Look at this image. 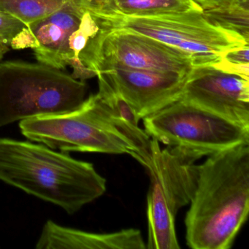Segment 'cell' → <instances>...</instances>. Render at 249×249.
Instances as JSON below:
<instances>
[{"label":"cell","mask_w":249,"mask_h":249,"mask_svg":"<svg viewBox=\"0 0 249 249\" xmlns=\"http://www.w3.org/2000/svg\"><path fill=\"white\" fill-rule=\"evenodd\" d=\"M249 212V143L208 156L185 218L188 246L230 249Z\"/></svg>","instance_id":"1"},{"label":"cell","mask_w":249,"mask_h":249,"mask_svg":"<svg viewBox=\"0 0 249 249\" xmlns=\"http://www.w3.org/2000/svg\"><path fill=\"white\" fill-rule=\"evenodd\" d=\"M0 180L72 215L104 195L106 180L91 163L43 144L0 138Z\"/></svg>","instance_id":"2"},{"label":"cell","mask_w":249,"mask_h":249,"mask_svg":"<svg viewBox=\"0 0 249 249\" xmlns=\"http://www.w3.org/2000/svg\"><path fill=\"white\" fill-rule=\"evenodd\" d=\"M85 81L40 63L0 64V128L32 118L72 111L87 99Z\"/></svg>","instance_id":"3"},{"label":"cell","mask_w":249,"mask_h":249,"mask_svg":"<svg viewBox=\"0 0 249 249\" xmlns=\"http://www.w3.org/2000/svg\"><path fill=\"white\" fill-rule=\"evenodd\" d=\"M151 158L147 170V249H178L176 218L180 208L190 204L198 178L195 157L177 148L161 149L151 138Z\"/></svg>","instance_id":"4"},{"label":"cell","mask_w":249,"mask_h":249,"mask_svg":"<svg viewBox=\"0 0 249 249\" xmlns=\"http://www.w3.org/2000/svg\"><path fill=\"white\" fill-rule=\"evenodd\" d=\"M19 127L30 141L62 152L126 154L138 160V151L109 120L97 94L75 110L26 119Z\"/></svg>","instance_id":"5"},{"label":"cell","mask_w":249,"mask_h":249,"mask_svg":"<svg viewBox=\"0 0 249 249\" xmlns=\"http://www.w3.org/2000/svg\"><path fill=\"white\" fill-rule=\"evenodd\" d=\"M142 123L151 138L197 160L249 143V128L181 98L145 116Z\"/></svg>","instance_id":"6"},{"label":"cell","mask_w":249,"mask_h":249,"mask_svg":"<svg viewBox=\"0 0 249 249\" xmlns=\"http://www.w3.org/2000/svg\"><path fill=\"white\" fill-rule=\"evenodd\" d=\"M202 12L95 18L102 27L135 32L178 49L189 55L195 66L213 65L229 51L249 45L237 33L212 24Z\"/></svg>","instance_id":"7"},{"label":"cell","mask_w":249,"mask_h":249,"mask_svg":"<svg viewBox=\"0 0 249 249\" xmlns=\"http://www.w3.org/2000/svg\"><path fill=\"white\" fill-rule=\"evenodd\" d=\"M79 59L96 76L113 69L189 72L195 66L189 55L154 39L124 29L100 25Z\"/></svg>","instance_id":"8"},{"label":"cell","mask_w":249,"mask_h":249,"mask_svg":"<svg viewBox=\"0 0 249 249\" xmlns=\"http://www.w3.org/2000/svg\"><path fill=\"white\" fill-rule=\"evenodd\" d=\"M180 98L249 128V83L211 65L195 66Z\"/></svg>","instance_id":"9"},{"label":"cell","mask_w":249,"mask_h":249,"mask_svg":"<svg viewBox=\"0 0 249 249\" xmlns=\"http://www.w3.org/2000/svg\"><path fill=\"white\" fill-rule=\"evenodd\" d=\"M189 72L113 69L102 74L142 119L180 99Z\"/></svg>","instance_id":"10"},{"label":"cell","mask_w":249,"mask_h":249,"mask_svg":"<svg viewBox=\"0 0 249 249\" xmlns=\"http://www.w3.org/2000/svg\"><path fill=\"white\" fill-rule=\"evenodd\" d=\"M84 11L70 1L50 15L29 24L36 42L33 51L40 63L62 70L70 36L78 28Z\"/></svg>","instance_id":"11"},{"label":"cell","mask_w":249,"mask_h":249,"mask_svg":"<svg viewBox=\"0 0 249 249\" xmlns=\"http://www.w3.org/2000/svg\"><path fill=\"white\" fill-rule=\"evenodd\" d=\"M37 249H143L139 230L126 229L111 233H94L46 221L36 244Z\"/></svg>","instance_id":"12"},{"label":"cell","mask_w":249,"mask_h":249,"mask_svg":"<svg viewBox=\"0 0 249 249\" xmlns=\"http://www.w3.org/2000/svg\"><path fill=\"white\" fill-rule=\"evenodd\" d=\"M100 97L109 120L138 151V161L145 168L151 161V138L139 126L138 113L124 97L113 87L106 75H97Z\"/></svg>","instance_id":"13"},{"label":"cell","mask_w":249,"mask_h":249,"mask_svg":"<svg viewBox=\"0 0 249 249\" xmlns=\"http://www.w3.org/2000/svg\"><path fill=\"white\" fill-rule=\"evenodd\" d=\"M100 30L97 18L88 12H84L78 28L70 36L65 55V65L72 68V76L85 81L96 76L80 62L79 56L89 40L96 36Z\"/></svg>","instance_id":"14"},{"label":"cell","mask_w":249,"mask_h":249,"mask_svg":"<svg viewBox=\"0 0 249 249\" xmlns=\"http://www.w3.org/2000/svg\"><path fill=\"white\" fill-rule=\"evenodd\" d=\"M120 14L126 17H152L203 10L192 0H116Z\"/></svg>","instance_id":"15"},{"label":"cell","mask_w":249,"mask_h":249,"mask_svg":"<svg viewBox=\"0 0 249 249\" xmlns=\"http://www.w3.org/2000/svg\"><path fill=\"white\" fill-rule=\"evenodd\" d=\"M202 13L212 24L237 33L249 42V0H236L231 5Z\"/></svg>","instance_id":"16"},{"label":"cell","mask_w":249,"mask_h":249,"mask_svg":"<svg viewBox=\"0 0 249 249\" xmlns=\"http://www.w3.org/2000/svg\"><path fill=\"white\" fill-rule=\"evenodd\" d=\"M71 0H0V12L29 25L59 10Z\"/></svg>","instance_id":"17"},{"label":"cell","mask_w":249,"mask_h":249,"mask_svg":"<svg viewBox=\"0 0 249 249\" xmlns=\"http://www.w3.org/2000/svg\"><path fill=\"white\" fill-rule=\"evenodd\" d=\"M0 43L15 50L32 49L36 42L29 26L15 17L0 12Z\"/></svg>","instance_id":"18"},{"label":"cell","mask_w":249,"mask_h":249,"mask_svg":"<svg viewBox=\"0 0 249 249\" xmlns=\"http://www.w3.org/2000/svg\"><path fill=\"white\" fill-rule=\"evenodd\" d=\"M71 2L84 12L102 19L120 14L116 0H71Z\"/></svg>","instance_id":"19"},{"label":"cell","mask_w":249,"mask_h":249,"mask_svg":"<svg viewBox=\"0 0 249 249\" xmlns=\"http://www.w3.org/2000/svg\"><path fill=\"white\" fill-rule=\"evenodd\" d=\"M249 46H240L224 53L221 59L226 62L236 65H247L249 64Z\"/></svg>","instance_id":"20"},{"label":"cell","mask_w":249,"mask_h":249,"mask_svg":"<svg viewBox=\"0 0 249 249\" xmlns=\"http://www.w3.org/2000/svg\"><path fill=\"white\" fill-rule=\"evenodd\" d=\"M196 5H199L203 11L222 8L231 5L236 0H192Z\"/></svg>","instance_id":"21"},{"label":"cell","mask_w":249,"mask_h":249,"mask_svg":"<svg viewBox=\"0 0 249 249\" xmlns=\"http://www.w3.org/2000/svg\"><path fill=\"white\" fill-rule=\"evenodd\" d=\"M8 46L4 43H0V59L3 57L5 53L8 52Z\"/></svg>","instance_id":"22"}]
</instances>
